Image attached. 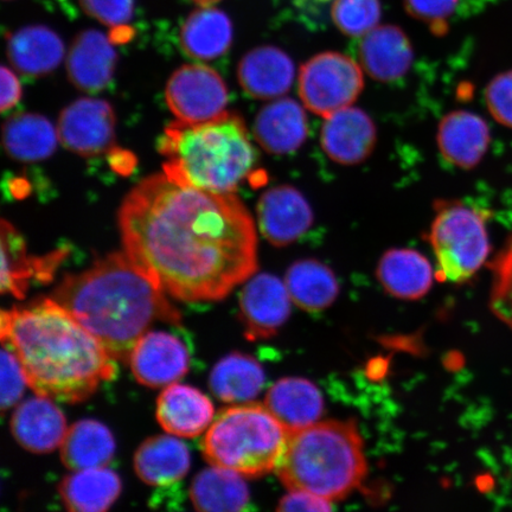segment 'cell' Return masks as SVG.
Returning <instances> with one entry per match:
<instances>
[{"label": "cell", "instance_id": "1", "mask_svg": "<svg viewBox=\"0 0 512 512\" xmlns=\"http://www.w3.org/2000/svg\"><path fill=\"white\" fill-rule=\"evenodd\" d=\"M125 252L168 296L217 302L258 270L253 217L238 196L147 177L118 215Z\"/></svg>", "mask_w": 512, "mask_h": 512}, {"label": "cell", "instance_id": "2", "mask_svg": "<svg viewBox=\"0 0 512 512\" xmlns=\"http://www.w3.org/2000/svg\"><path fill=\"white\" fill-rule=\"evenodd\" d=\"M0 338L21 362L36 395L78 403L117 374L98 339L53 298L2 312Z\"/></svg>", "mask_w": 512, "mask_h": 512}, {"label": "cell", "instance_id": "3", "mask_svg": "<svg viewBox=\"0 0 512 512\" xmlns=\"http://www.w3.org/2000/svg\"><path fill=\"white\" fill-rule=\"evenodd\" d=\"M155 279L125 251L63 278L55 302L79 320L115 361L128 362L134 345L156 322L181 324V312Z\"/></svg>", "mask_w": 512, "mask_h": 512}, {"label": "cell", "instance_id": "4", "mask_svg": "<svg viewBox=\"0 0 512 512\" xmlns=\"http://www.w3.org/2000/svg\"><path fill=\"white\" fill-rule=\"evenodd\" d=\"M158 149L172 181L219 194H233L256 163L245 121L230 112L200 124L177 120L165 128Z\"/></svg>", "mask_w": 512, "mask_h": 512}, {"label": "cell", "instance_id": "5", "mask_svg": "<svg viewBox=\"0 0 512 512\" xmlns=\"http://www.w3.org/2000/svg\"><path fill=\"white\" fill-rule=\"evenodd\" d=\"M275 472L290 491L341 501L367 476L361 434L354 422L337 420L293 431Z\"/></svg>", "mask_w": 512, "mask_h": 512}, {"label": "cell", "instance_id": "6", "mask_svg": "<svg viewBox=\"0 0 512 512\" xmlns=\"http://www.w3.org/2000/svg\"><path fill=\"white\" fill-rule=\"evenodd\" d=\"M291 431L260 403L222 409L202 441V452L213 466L259 478L277 470Z\"/></svg>", "mask_w": 512, "mask_h": 512}, {"label": "cell", "instance_id": "7", "mask_svg": "<svg viewBox=\"0 0 512 512\" xmlns=\"http://www.w3.org/2000/svg\"><path fill=\"white\" fill-rule=\"evenodd\" d=\"M438 274L451 283H464L490 254L485 216L460 202H439L430 232Z\"/></svg>", "mask_w": 512, "mask_h": 512}, {"label": "cell", "instance_id": "8", "mask_svg": "<svg viewBox=\"0 0 512 512\" xmlns=\"http://www.w3.org/2000/svg\"><path fill=\"white\" fill-rule=\"evenodd\" d=\"M363 87L360 64L336 51L311 57L299 70L300 99L306 110L324 119L354 104Z\"/></svg>", "mask_w": 512, "mask_h": 512}, {"label": "cell", "instance_id": "9", "mask_svg": "<svg viewBox=\"0 0 512 512\" xmlns=\"http://www.w3.org/2000/svg\"><path fill=\"white\" fill-rule=\"evenodd\" d=\"M165 99L177 120L200 124L226 112L228 89L216 70L203 64H187L171 75Z\"/></svg>", "mask_w": 512, "mask_h": 512}, {"label": "cell", "instance_id": "10", "mask_svg": "<svg viewBox=\"0 0 512 512\" xmlns=\"http://www.w3.org/2000/svg\"><path fill=\"white\" fill-rule=\"evenodd\" d=\"M57 133L69 151L83 157L102 155L112 150L115 140L113 108L105 100H76L62 111Z\"/></svg>", "mask_w": 512, "mask_h": 512}, {"label": "cell", "instance_id": "11", "mask_svg": "<svg viewBox=\"0 0 512 512\" xmlns=\"http://www.w3.org/2000/svg\"><path fill=\"white\" fill-rule=\"evenodd\" d=\"M128 363L133 376L143 386L168 387L188 373L190 350L172 332L147 331L134 345Z\"/></svg>", "mask_w": 512, "mask_h": 512}, {"label": "cell", "instance_id": "12", "mask_svg": "<svg viewBox=\"0 0 512 512\" xmlns=\"http://www.w3.org/2000/svg\"><path fill=\"white\" fill-rule=\"evenodd\" d=\"M292 298L286 284L272 274L247 280L240 296V311L249 341L275 335L291 313Z\"/></svg>", "mask_w": 512, "mask_h": 512}, {"label": "cell", "instance_id": "13", "mask_svg": "<svg viewBox=\"0 0 512 512\" xmlns=\"http://www.w3.org/2000/svg\"><path fill=\"white\" fill-rule=\"evenodd\" d=\"M315 221L310 203L298 189L279 185L260 197L258 223L264 238L275 247L296 242Z\"/></svg>", "mask_w": 512, "mask_h": 512}, {"label": "cell", "instance_id": "14", "mask_svg": "<svg viewBox=\"0 0 512 512\" xmlns=\"http://www.w3.org/2000/svg\"><path fill=\"white\" fill-rule=\"evenodd\" d=\"M377 143L373 119L356 107H347L324 119L320 145L326 156L342 165H356L367 160Z\"/></svg>", "mask_w": 512, "mask_h": 512}, {"label": "cell", "instance_id": "15", "mask_svg": "<svg viewBox=\"0 0 512 512\" xmlns=\"http://www.w3.org/2000/svg\"><path fill=\"white\" fill-rule=\"evenodd\" d=\"M2 293L23 299L31 281L47 283L54 277L57 266L66 253L56 251L41 258L28 255L27 246L14 226L2 221Z\"/></svg>", "mask_w": 512, "mask_h": 512}, {"label": "cell", "instance_id": "16", "mask_svg": "<svg viewBox=\"0 0 512 512\" xmlns=\"http://www.w3.org/2000/svg\"><path fill=\"white\" fill-rule=\"evenodd\" d=\"M112 43L98 30L83 31L75 38L67 57V73L76 88L96 93L110 85L117 66V51Z\"/></svg>", "mask_w": 512, "mask_h": 512}, {"label": "cell", "instance_id": "17", "mask_svg": "<svg viewBox=\"0 0 512 512\" xmlns=\"http://www.w3.org/2000/svg\"><path fill=\"white\" fill-rule=\"evenodd\" d=\"M11 433L19 446L35 453H50L61 446L67 433L66 419L53 400L36 395L16 408Z\"/></svg>", "mask_w": 512, "mask_h": 512}, {"label": "cell", "instance_id": "18", "mask_svg": "<svg viewBox=\"0 0 512 512\" xmlns=\"http://www.w3.org/2000/svg\"><path fill=\"white\" fill-rule=\"evenodd\" d=\"M358 54L364 72L381 82L403 78L414 60L411 40L395 25H379L362 37Z\"/></svg>", "mask_w": 512, "mask_h": 512}, {"label": "cell", "instance_id": "19", "mask_svg": "<svg viewBox=\"0 0 512 512\" xmlns=\"http://www.w3.org/2000/svg\"><path fill=\"white\" fill-rule=\"evenodd\" d=\"M296 68L291 57L277 47L255 48L239 63L238 79L249 96L259 100L278 99L290 91Z\"/></svg>", "mask_w": 512, "mask_h": 512}, {"label": "cell", "instance_id": "20", "mask_svg": "<svg viewBox=\"0 0 512 512\" xmlns=\"http://www.w3.org/2000/svg\"><path fill=\"white\" fill-rule=\"evenodd\" d=\"M214 414L208 396L185 384H170L157 401L159 425L176 437H198L213 424Z\"/></svg>", "mask_w": 512, "mask_h": 512}, {"label": "cell", "instance_id": "21", "mask_svg": "<svg viewBox=\"0 0 512 512\" xmlns=\"http://www.w3.org/2000/svg\"><path fill=\"white\" fill-rule=\"evenodd\" d=\"M438 147L446 162L457 168H475L490 145L488 124L479 115L456 111L445 115L438 127Z\"/></svg>", "mask_w": 512, "mask_h": 512}, {"label": "cell", "instance_id": "22", "mask_svg": "<svg viewBox=\"0 0 512 512\" xmlns=\"http://www.w3.org/2000/svg\"><path fill=\"white\" fill-rule=\"evenodd\" d=\"M256 142L272 155L297 151L307 137L304 107L291 98H280L259 112L254 123Z\"/></svg>", "mask_w": 512, "mask_h": 512}, {"label": "cell", "instance_id": "23", "mask_svg": "<svg viewBox=\"0 0 512 512\" xmlns=\"http://www.w3.org/2000/svg\"><path fill=\"white\" fill-rule=\"evenodd\" d=\"M265 405L291 432L316 424L324 412L322 393L311 381L298 377L275 382Z\"/></svg>", "mask_w": 512, "mask_h": 512}, {"label": "cell", "instance_id": "24", "mask_svg": "<svg viewBox=\"0 0 512 512\" xmlns=\"http://www.w3.org/2000/svg\"><path fill=\"white\" fill-rule=\"evenodd\" d=\"M190 451L183 441L170 435L146 439L134 454V471L147 485L169 486L188 475Z\"/></svg>", "mask_w": 512, "mask_h": 512}, {"label": "cell", "instance_id": "25", "mask_svg": "<svg viewBox=\"0 0 512 512\" xmlns=\"http://www.w3.org/2000/svg\"><path fill=\"white\" fill-rule=\"evenodd\" d=\"M64 44L55 31L34 25L12 34L8 41L11 66L28 78H41L60 66Z\"/></svg>", "mask_w": 512, "mask_h": 512}, {"label": "cell", "instance_id": "26", "mask_svg": "<svg viewBox=\"0 0 512 512\" xmlns=\"http://www.w3.org/2000/svg\"><path fill=\"white\" fill-rule=\"evenodd\" d=\"M377 277L392 296L416 300L430 291L433 270L430 261L414 249L394 248L382 256Z\"/></svg>", "mask_w": 512, "mask_h": 512}, {"label": "cell", "instance_id": "27", "mask_svg": "<svg viewBox=\"0 0 512 512\" xmlns=\"http://www.w3.org/2000/svg\"><path fill=\"white\" fill-rule=\"evenodd\" d=\"M179 41L184 53L191 59H219L232 46V21L219 9L201 6L184 22Z\"/></svg>", "mask_w": 512, "mask_h": 512}, {"label": "cell", "instance_id": "28", "mask_svg": "<svg viewBox=\"0 0 512 512\" xmlns=\"http://www.w3.org/2000/svg\"><path fill=\"white\" fill-rule=\"evenodd\" d=\"M190 499L197 511H245L251 494L243 476L238 472L211 466L192 480Z\"/></svg>", "mask_w": 512, "mask_h": 512}, {"label": "cell", "instance_id": "29", "mask_svg": "<svg viewBox=\"0 0 512 512\" xmlns=\"http://www.w3.org/2000/svg\"><path fill=\"white\" fill-rule=\"evenodd\" d=\"M64 507L73 512H104L121 494V480L106 467L76 471L59 485Z\"/></svg>", "mask_w": 512, "mask_h": 512}, {"label": "cell", "instance_id": "30", "mask_svg": "<svg viewBox=\"0 0 512 512\" xmlns=\"http://www.w3.org/2000/svg\"><path fill=\"white\" fill-rule=\"evenodd\" d=\"M59 139L53 124L41 114L18 113L3 126L4 149L19 162L48 159L55 152Z\"/></svg>", "mask_w": 512, "mask_h": 512}, {"label": "cell", "instance_id": "31", "mask_svg": "<svg viewBox=\"0 0 512 512\" xmlns=\"http://www.w3.org/2000/svg\"><path fill=\"white\" fill-rule=\"evenodd\" d=\"M115 440L108 427L86 419L67 430L61 444V460L67 469L76 471L105 467L114 457Z\"/></svg>", "mask_w": 512, "mask_h": 512}, {"label": "cell", "instance_id": "32", "mask_svg": "<svg viewBox=\"0 0 512 512\" xmlns=\"http://www.w3.org/2000/svg\"><path fill=\"white\" fill-rule=\"evenodd\" d=\"M265 386L264 369L253 357L233 352L216 364L209 377V387L217 399L245 403L258 396Z\"/></svg>", "mask_w": 512, "mask_h": 512}, {"label": "cell", "instance_id": "33", "mask_svg": "<svg viewBox=\"0 0 512 512\" xmlns=\"http://www.w3.org/2000/svg\"><path fill=\"white\" fill-rule=\"evenodd\" d=\"M285 284L292 302L307 312L328 309L339 293L334 272L312 259L294 262L287 270Z\"/></svg>", "mask_w": 512, "mask_h": 512}, {"label": "cell", "instance_id": "34", "mask_svg": "<svg viewBox=\"0 0 512 512\" xmlns=\"http://www.w3.org/2000/svg\"><path fill=\"white\" fill-rule=\"evenodd\" d=\"M382 16L380 0H334L331 17L343 35L362 38L379 27Z\"/></svg>", "mask_w": 512, "mask_h": 512}, {"label": "cell", "instance_id": "35", "mask_svg": "<svg viewBox=\"0 0 512 512\" xmlns=\"http://www.w3.org/2000/svg\"><path fill=\"white\" fill-rule=\"evenodd\" d=\"M491 307L495 315L512 329V236L494 262Z\"/></svg>", "mask_w": 512, "mask_h": 512}, {"label": "cell", "instance_id": "36", "mask_svg": "<svg viewBox=\"0 0 512 512\" xmlns=\"http://www.w3.org/2000/svg\"><path fill=\"white\" fill-rule=\"evenodd\" d=\"M459 0H403L409 16L424 22L434 35H445L447 21L456 10Z\"/></svg>", "mask_w": 512, "mask_h": 512}, {"label": "cell", "instance_id": "37", "mask_svg": "<svg viewBox=\"0 0 512 512\" xmlns=\"http://www.w3.org/2000/svg\"><path fill=\"white\" fill-rule=\"evenodd\" d=\"M485 102L497 123L512 128V69L490 81Z\"/></svg>", "mask_w": 512, "mask_h": 512}, {"label": "cell", "instance_id": "38", "mask_svg": "<svg viewBox=\"0 0 512 512\" xmlns=\"http://www.w3.org/2000/svg\"><path fill=\"white\" fill-rule=\"evenodd\" d=\"M28 386L21 362L8 347L2 349V409L8 411L21 400L25 387Z\"/></svg>", "mask_w": 512, "mask_h": 512}, {"label": "cell", "instance_id": "39", "mask_svg": "<svg viewBox=\"0 0 512 512\" xmlns=\"http://www.w3.org/2000/svg\"><path fill=\"white\" fill-rule=\"evenodd\" d=\"M83 11L110 28L123 29L133 17L134 0H80Z\"/></svg>", "mask_w": 512, "mask_h": 512}, {"label": "cell", "instance_id": "40", "mask_svg": "<svg viewBox=\"0 0 512 512\" xmlns=\"http://www.w3.org/2000/svg\"><path fill=\"white\" fill-rule=\"evenodd\" d=\"M332 503L328 499L310 494L306 491H290L279 502V511H330Z\"/></svg>", "mask_w": 512, "mask_h": 512}, {"label": "cell", "instance_id": "41", "mask_svg": "<svg viewBox=\"0 0 512 512\" xmlns=\"http://www.w3.org/2000/svg\"><path fill=\"white\" fill-rule=\"evenodd\" d=\"M0 80H2V101H0V108L2 112H8L18 105L22 98V86L16 74L11 69L2 67L0 73Z\"/></svg>", "mask_w": 512, "mask_h": 512}, {"label": "cell", "instance_id": "42", "mask_svg": "<svg viewBox=\"0 0 512 512\" xmlns=\"http://www.w3.org/2000/svg\"><path fill=\"white\" fill-rule=\"evenodd\" d=\"M127 152L124 151H113L111 163L114 170L121 172V174L126 175L127 171L132 170L134 162V158L132 155L124 158Z\"/></svg>", "mask_w": 512, "mask_h": 512}, {"label": "cell", "instance_id": "43", "mask_svg": "<svg viewBox=\"0 0 512 512\" xmlns=\"http://www.w3.org/2000/svg\"><path fill=\"white\" fill-rule=\"evenodd\" d=\"M192 2H194L200 6H211L216 3H219L220 0H192Z\"/></svg>", "mask_w": 512, "mask_h": 512}]
</instances>
